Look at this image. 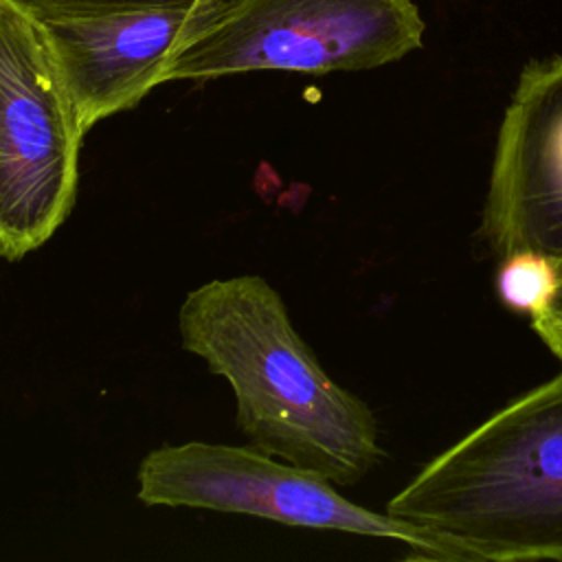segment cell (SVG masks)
Returning <instances> with one entry per match:
<instances>
[{
    "label": "cell",
    "mask_w": 562,
    "mask_h": 562,
    "mask_svg": "<svg viewBox=\"0 0 562 562\" xmlns=\"http://www.w3.org/2000/svg\"><path fill=\"white\" fill-rule=\"evenodd\" d=\"M182 349L224 378L250 446L327 476L338 487L382 459L371 408L321 367L281 294L259 274L213 279L178 310Z\"/></svg>",
    "instance_id": "6da1fadb"
},
{
    "label": "cell",
    "mask_w": 562,
    "mask_h": 562,
    "mask_svg": "<svg viewBox=\"0 0 562 562\" xmlns=\"http://www.w3.org/2000/svg\"><path fill=\"white\" fill-rule=\"evenodd\" d=\"M386 512L443 560L562 562V371L439 452Z\"/></svg>",
    "instance_id": "7a4b0ae2"
},
{
    "label": "cell",
    "mask_w": 562,
    "mask_h": 562,
    "mask_svg": "<svg viewBox=\"0 0 562 562\" xmlns=\"http://www.w3.org/2000/svg\"><path fill=\"white\" fill-rule=\"evenodd\" d=\"M413 0H228L173 53L165 81L252 70H369L422 48Z\"/></svg>",
    "instance_id": "3957f363"
},
{
    "label": "cell",
    "mask_w": 562,
    "mask_h": 562,
    "mask_svg": "<svg viewBox=\"0 0 562 562\" xmlns=\"http://www.w3.org/2000/svg\"><path fill=\"white\" fill-rule=\"evenodd\" d=\"M83 136L42 24L0 0V259H24L64 226Z\"/></svg>",
    "instance_id": "277c9868"
},
{
    "label": "cell",
    "mask_w": 562,
    "mask_h": 562,
    "mask_svg": "<svg viewBox=\"0 0 562 562\" xmlns=\"http://www.w3.org/2000/svg\"><path fill=\"white\" fill-rule=\"evenodd\" d=\"M327 476L277 459L250 443H162L136 470V496L151 507L246 514L288 527L397 540L413 558L443 560L441 549L411 522L367 509Z\"/></svg>",
    "instance_id": "5b68a950"
},
{
    "label": "cell",
    "mask_w": 562,
    "mask_h": 562,
    "mask_svg": "<svg viewBox=\"0 0 562 562\" xmlns=\"http://www.w3.org/2000/svg\"><path fill=\"white\" fill-rule=\"evenodd\" d=\"M479 235L501 261L562 263V55L531 59L503 112Z\"/></svg>",
    "instance_id": "8992f818"
},
{
    "label": "cell",
    "mask_w": 562,
    "mask_h": 562,
    "mask_svg": "<svg viewBox=\"0 0 562 562\" xmlns=\"http://www.w3.org/2000/svg\"><path fill=\"white\" fill-rule=\"evenodd\" d=\"M213 11L143 9L37 22L88 132L136 108L151 88L165 83L173 53Z\"/></svg>",
    "instance_id": "52a82bcc"
},
{
    "label": "cell",
    "mask_w": 562,
    "mask_h": 562,
    "mask_svg": "<svg viewBox=\"0 0 562 562\" xmlns=\"http://www.w3.org/2000/svg\"><path fill=\"white\" fill-rule=\"evenodd\" d=\"M496 290L505 307L536 318L555 290V263L540 255L518 252L498 261Z\"/></svg>",
    "instance_id": "ba28073f"
},
{
    "label": "cell",
    "mask_w": 562,
    "mask_h": 562,
    "mask_svg": "<svg viewBox=\"0 0 562 562\" xmlns=\"http://www.w3.org/2000/svg\"><path fill=\"white\" fill-rule=\"evenodd\" d=\"M35 20L92 18L105 13L143 11V9H187L213 11L228 0H2Z\"/></svg>",
    "instance_id": "9c48e42d"
},
{
    "label": "cell",
    "mask_w": 562,
    "mask_h": 562,
    "mask_svg": "<svg viewBox=\"0 0 562 562\" xmlns=\"http://www.w3.org/2000/svg\"><path fill=\"white\" fill-rule=\"evenodd\" d=\"M529 323L547 349L562 362V263L555 266V290L547 307Z\"/></svg>",
    "instance_id": "30bf717a"
}]
</instances>
